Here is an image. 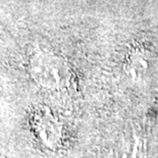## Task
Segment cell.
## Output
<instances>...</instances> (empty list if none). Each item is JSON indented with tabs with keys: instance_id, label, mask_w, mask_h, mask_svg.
I'll return each instance as SVG.
<instances>
[{
	"instance_id": "obj_2",
	"label": "cell",
	"mask_w": 158,
	"mask_h": 158,
	"mask_svg": "<svg viewBox=\"0 0 158 158\" xmlns=\"http://www.w3.org/2000/svg\"><path fill=\"white\" fill-rule=\"evenodd\" d=\"M127 66L134 76H139L146 73L152 66H155V60L151 52L144 49H136L133 50L127 58Z\"/></svg>"
},
{
	"instance_id": "obj_1",
	"label": "cell",
	"mask_w": 158,
	"mask_h": 158,
	"mask_svg": "<svg viewBox=\"0 0 158 158\" xmlns=\"http://www.w3.org/2000/svg\"><path fill=\"white\" fill-rule=\"evenodd\" d=\"M34 77L44 86L59 87L69 80V69L59 58L42 54L35 59L33 65Z\"/></svg>"
}]
</instances>
